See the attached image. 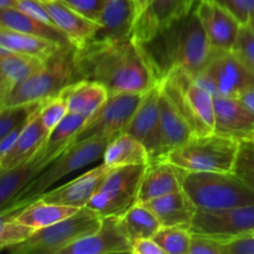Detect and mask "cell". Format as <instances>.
I'll return each mask as SVG.
<instances>
[{"label":"cell","instance_id":"cell-1","mask_svg":"<svg viewBox=\"0 0 254 254\" xmlns=\"http://www.w3.org/2000/svg\"><path fill=\"white\" fill-rule=\"evenodd\" d=\"M74 67L79 79L103 84L109 93H144L159 79L134 37L114 42H88L74 52Z\"/></svg>","mask_w":254,"mask_h":254},{"label":"cell","instance_id":"cell-2","mask_svg":"<svg viewBox=\"0 0 254 254\" xmlns=\"http://www.w3.org/2000/svg\"><path fill=\"white\" fill-rule=\"evenodd\" d=\"M139 44L159 81L176 68L197 77L212 56V50L195 9L150 40Z\"/></svg>","mask_w":254,"mask_h":254},{"label":"cell","instance_id":"cell-3","mask_svg":"<svg viewBox=\"0 0 254 254\" xmlns=\"http://www.w3.org/2000/svg\"><path fill=\"white\" fill-rule=\"evenodd\" d=\"M178 170L181 189L197 210H221L254 203V189L238 174Z\"/></svg>","mask_w":254,"mask_h":254},{"label":"cell","instance_id":"cell-4","mask_svg":"<svg viewBox=\"0 0 254 254\" xmlns=\"http://www.w3.org/2000/svg\"><path fill=\"white\" fill-rule=\"evenodd\" d=\"M73 46L62 47L26 79L17 84L0 101V106L11 107L45 102L59 96L72 82L78 81L74 67Z\"/></svg>","mask_w":254,"mask_h":254},{"label":"cell","instance_id":"cell-5","mask_svg":"<svg viewBox=\"0 0 254 254\" xmlns=\"http://www.w3.org/2000/svg\"><path fill=\"white\" fill-rule=\"evenodd\" d=\"M109 141L107 138H92L71 144L25 188L9 212H19L49 191L57 181L101 159Z\"/></svg>","mask_w":254,"mask_h":254},{"label":"cell","instance_id":"cell-6","mask_svg":"<svg viewBox=\"0 0 254 254\" xmlns=\"http://www.w3.org/2000/svg\"><path fill=\"white\" fill-rule=\"evenodd\" d=\"M240 145L216 133L192 135L165 159L185 171L235 173Z\"/></svg>","mask_w":254,"mask_h":254},{"label":"cell","instance_id":"cell-7","mask_svg":"<svg viewBox=\"0 0 254 254\" xmlns=\"http://www.w3.org/2000/svg\"><path fill=\"white\" fill-rule=\"evenodd\" d=\"M163 91L176 104L195 135L215 130L213 94L198 83L195 77L180 68L174 69L160 81Z\"/></svg>","mask_w":254,"mask_h":254},{"label":"cell","instance_id":"cell-8","mask_svg":"<svg viewBox=\"0 0 254 254\" xmlns=\"http://www.w3.org/2000/svg\"><path fill=\"white\" fill-rule=\"evenodd\" d=\"M101 222L102 216L86 206L55 225L36 230L27 240L7 251L15 254H60L69 245L93 233Z\"/></svg>","mask_w":254,"mask_h":254},{"label":"cell","instance_id":"cell-9","mask_svg":"<svg viewBox=\"0 0 254 254\" xmlns=\"http://www.w3.org/2000/svg\"><path fill=\"white\" fill-rule=\"evenodd\" d=\"M148 164L109 169L103 183L88 202V207L104 216H123L138 203L141 179Z\"/></svg>","mask_w":254,"mask_h":254},{"label":"cell","instance_id":"cell-10","mask_svg":"<svg viewBox=\"0 0 254 254\" xmlns=\"http://www.w3.org/2000/svg\"><path fill=\"white\" fill-rule=\"evenodd\" d=\"M195 79L213 96L240 98L254 89V72L233 51L212 52L205 68Z\"/></svg>","mask_w":254,"mask_h":254},{"label":"cell","instance_id":"cell-11","mask_svg":"<svg viewBox=\"0 0 254 254\" xmlns=\"http://www.w3.org/2000/svg\"><path fill=\"white\" fill-rule=\"evenodd\" d=\"M145 93V92H144ZM144 93L116 92L109 93L103 106L89 117L73 143L92 138H107L112 140L124 133L133 118Z\"/></svg>","mask_w":254,"mask_h":254},{"label":"cell","instance_id":"cell-12","mask_svg":"<svg viewBox=\"0 0 254 254\" xmlns=\"http://www.w3.org/2000/svg\"><path fill=\"white\" fill-rule=\"evenodd\" d=\"M189 231L221 238L227 243L251 235L254 232V203L221 210H197Z\"/></svg>","mask_w":254,"mask_h":254},{"label":"cell","instance_id":"cell-13","mask_svg":"<svg viewBox=\"0 0 254 254\" xmlns=\"http://www.w3.org/2000/svg\"><path fill=\"white\" fill-rule=\"evenodd\" d=\"M161 83H156L143 94L140 103L124 133L138 139L149 154V161L164 159L160 128Z\"/></svg>","mask_w":254,"mask_h":254},{"label":"cell","instance_id":"cell-14","mask_svg":"<svg viewBox=\"0 0 254 254\" xmlns=\"http://www.w3.org/2000/svg\"><path fill=\"white\" fill-rule=\"evenodd\" d=\"M215 130L213 133L240 144L254 143V111L242 99L213 97Z\"/></svg>","mask_w":254,"mask_h":254},{"label":"cell","instance_id":"cell-15","mask_svg":"<svg viewBox=\"0 0 254 254\" xmlns=\"http://www.w3.org/2000/svg\"><path fill=\"white\" fill-rule=\"evenodd\" d=\"M131 245L121 216H104L93 233L69 245L60 254H133Z\"/></svg>","mask_w":254,"mask_h":254},{"label":"cell","instance_id":"cell-16","mask_svg":"<svg viewBox=\"0 0 254 254\" xmlns=\"http://www.w3.org/2000/svg\"><path fill=\"white\" fill-rule=\"evenodd\" d=\"M195 11L212 52L232 51L242 24L230 11L208 0H200Z\"/></svg>","mask_w":254,"mask_h":254},{"label":"cell","instance_id":"cell-17","mask_svg":"<svg viewBox=\"0 0 254 254\" xmlns=\"http://www.w3.org/2000/svg\"><path fill=\"white\" fill-rule=\"evenodd\" d=\"M108 171V166L101 164L69 183L46 191L39 198L47 202L72 206L76 208L86 207L102 185Z\"/></svg>","mask_w":254,"mask_h":254},{"label":"cell","instance_id":"cell-18","mask_svg":"<svg viewBox=\"0 0 254 254\" xmlns=\"http://www.w3.org/2000/svg\"><path fill=\"white\" fill-rule=\"evenodd\" d=\"M190 11L189 0H148L145 11L135 22L133 37L138 42L148 41Z\"/></svg>","mask_w":254,"mask_h":254},{"label":"cell","instance_id":"cell-19","mask_svg":"<svg viewBox=\"0 0 254 254\" xmlns=\"http://www.w3.org/2000/svg\"><path fill=\"white\" fill-rule=\"evenodd\" d=\"M135 12L130 0H107L96 34L89 42H114L133 37Z\"/></svg>","mask_w":254,"mask_h":254},{"label":"cell","instance_id":"cell-20","mask_svg":"<svg viewBox=\"0 0 254 254\" xmlns=\"http://www.w3.org/2000/svg\"><path fill=\"white\" fill-rule=\"evenodd\" d=\"M45 7L55 26L59 27L74 49H82L92 40L98 24L69 7L62 0H45Z\"/></svg>","mask_w":254,"mask_h":254},{"label":"cell","instance_id":"cell-21","mask_svg":"<svg viewBox=\"0 0 254 254\" xmlns=\"http://www.w3.org/2000/svg\"><path fill=\"white\" fill-rule=\"evenodd\" d=\"M143 203L150 208L164 227H181L190 230L197 211L183 189Z\"/></svg>","mask_w":254,"mask_h":254},{"label":"cell","instance_id":"cell-22","mask_svg":"<svg viewBox=\"0 0 254 254\" xmlns=\"http://www.w3.org/2000/svg\"><path fill=\"white\" fill-rule=\"evenodd\" d=\"M49 134L50 131L42 124L39 111H37L26 122L11 148L1 156L0 170L12 168V166H16L34 158L35 154L40 150L42 144L45 143Z\"/></svg>","mask_w":254,"mask_h":254},{"label":"cell","instance_id":"cell-23","mask_svg":"<svg viewBox=\"0 0 254 254\" xmlns=\"http://www.w3.org/2000/svg\"><path fill=\"white\" fill-rule=\"evenodd\" d=\"M180 189V175L176 166L166 159L149 161L141 179L138 202H146Z\"/></svg>","mask_w":254,"mask_h":254},{"label":"cell","instance_id":"cell-24","mask_svg":"<svg viewBox=\"0 0 254 254\" xmlns=\"http://www.w3.org/2000/svg\"><path fill=\"white\" fill-rule=\"evenodd\" d=\"M160 128L164 159L169 153L185 144L191 136L195 135L190 124L179 111L176 104L163 91V87L160 94Z\"/></svg>","mask_w":254,"mask_h":254},{"label":"cell","instance_id":"cell-25","mask_svg":"<svg viewBox=\"0 0 254 254\" xmlns=\"http://www.w3.org/2000/svg\"><path fill=\"white\" fill-rule=\"evenodd\" d=\"M46 166L36 158L12 168L0 170V213L9 212L27 185Z\"/></svg>","mask_w":254,"mask_h":254},{"label":"cell","instance_id":"cell-26","mask_svg":"<svg viewBox=\"0 0 254 254\" xmlns=\"http://www.w3.org/2000/svg\"><path fill=\"white\" fill-rule=\"evenodd\" d=\"M87 121L88 118L82 114L68 112L67 116L50 131L45 143L34 155L35 158L45 166H49L71 144H73L76 136L86 126Z\"/></svg>","mask_w":254,"mask_h":254},{"label":"cell","instance_id":"cell-27","mask_svg":"<svg viewBox=\"0 0 254 254\" xmlns=\"http://www.w3.org/2000/svg\"><path fill=\"white\" fill-rule=\"evenodd\" d=\"M59 96L66 101L69 112L89 118L103 106L109 92L98 82L79 79L64 87Z\"/></svg>","mask_w":254,"mask_h":254},{"label":"cell","instance_id":"cell-28","mask_svg":"<svg viewBox=\"0 0 254 254\" xmlns=\"http://www.w3.org/2000/svg\"><path fill=\"white\" fill-rule=\"evenodd\" d=\"M0 26L24 34L35 35L51 40L61 46H72L64 32L55 25L31 16L19 7H0Z\"/></svg>","mask_w":254,"mask_h":254},{"label":"cell","instance_id":"cell-29","mask_svg":"<svg viewBox=\"0 0 254 254\" xmlns=\"http://www.w3.org/2000/svg\"><path fill=\"white\" fill-rule=\"evenodd\" d=\"M44 62V60L37 57L9 50L0 54V101L17 84L40 68Z\"/></svg>","mask_w":254,"mask_h":254},{"label":"cell","instance_id":"cell-30","mask_svg":"<svg viewBox=\"0 0 254 254\" xmlns=\"http://www.w3.org/2000/svg\"><path fill=\"white\" fill-rule=\"evenodd\" d=\"M103 164L109 169L126 165H141L149 163L145 146L129 133H122L112 139L104 149Z\"/></svg>","mask_w":254,"mask_h":254},{"label":"cell","instance_id":"cell-31","mask_svg":"<svg viewBox=\"0 0 254 254\" xmlns=\"http://www.w3.org/2000/svg\"><path fill=\"white\" fill-rule=\"evenodd\" d=\"M0 46L9 51L37 57L44 61L51 57L55 52H57L62 47H67L61 46V45L56 44L51 40L44 39V37L14 31V30L5 29L1 26H0Z\"/></svg>","mask_w":254,"mask_h":254},{"label":"cell","instance_id":"cell-32","mask_svg":"<svg viewBox=\"0 0 254 254\" xmlns=\"http://www.w3.org/2000/svg\"><path fill=\"white\" fill-rule=\"evenodd\" d=\"M78 210L79 208L72 207V206L59 205V203L47 202L41 198H37L26 207L20 210L16 218L24 225L30 226L35 230H40V228L49 227L69 217Z\"/></svg>","mask_w":254,"mask_h":254},{"label":"cell","instance_id":"cell-33","mask_svg":"<svg viewBox=\"0 0 254 254\" xmlns=\"http://www.w3.org/2000/svg\"><path fill=\"white\" fill-rule=\"evenodd\" d=\"M122 223L131 242L139 238H153L161 227L156 216L144 203H135L123 216Z\"/></svg>","mask_w":254,"mask_h":254},{"label":"cell","instance_id":"cell-34","mask_svg":"<svg viewBox=\"0 0 254 254\" xmlns=\"http://www.w3.org/2000/svg\"><path fill=\"white\" fill-rule=\"evenodd\" d=\"M16 215L17 212L0 213V251L24 242L36 231L17 221Z\"/></svg>","mask_w":254,"mask_h":254},{"label":"cell","instance_id":"cell-35","mask_svg":"<svg viewBox=\"0 0 254 254\" xmlns=\"http://www.w3.org/2000/svg\"><path fill=\"white\" fill-rule=\"evenodd\" d=\"M153 240L163 250L164 254H189L191 243V232L181 227L161 226Z\"/></svg>","mask_w":254,"mask_h":254},{"label":"cell","instance_id":"cell-36","mask_svg":"<svg viewBox=\"0 0 254 254\" xmlns=\"http://www.w3.org/2000/svg\"><path fill=\"white\" fill-rule=\"evenodd\" d=\"M44 102L22 104V106H0V141L6 138L14 129L26 123L36 113Z\"/></svg>","mask_w":254,"mask_h":254},{"label":"cell","instance_id":"cell-37","mask_svg":"<svg viewBox=\"0 0 254 254\" xmlns=\"http://www.w3.org/2000/svg\"><path fill=\"white\" fill-rule=\"evenodd\" d=\"M68 112L66 101L61 96H56L42 103L41 108L39 109V116L47 130L51 131L67 116Z\"/></svg>","mask_w":254,"mask_h":254},{"label":"cell","instance_id":"cell-38","mask_svg":"<svg viewBox=\"0 0 254 254\" xmlns=\"http://www.w3.org/2000/svg\"><path fill=\"white\" fill-rule=\"evenodd\" d=\"M227 242L212 236L191 233L189 254H226Z\"/></svg>","mask_w":254,"mask_h":254},{"label":"cell","instance_id":"cell-39","mask_svg":"<svg viewBox=\"0 0 254 254\" xmlns=\"http://www.w3.org/2000/svg\"><path fill=\"white\" fill-rule=\"evenodd\" d=\"M232 51L254 72V34L247 25H242L241 27Z\"/></svg>","mask_w":254,"mask_h":254},{"label":"cell","instance_id":"cell-40","mask_svg":"<svg viewBox=\"0 0 254 254\" xmlns=\"http://www.w3.org/2000/svg\"><path fill=\"white\" fill-rule=\"evenodd\" d=\"M230 11L242 25L254 16V0H208Z\"/></svg>","mask_w":254,"mask_h":254},{"label":"cell","instance_id":"cell-41","mask_svg":"<svg viewBox=\"0 0 254 254\" xmlns=\"http://www.w3.org/2000/svg\"><path fill=\"white\" fill-rule=\"evenodd\" d=\"M82 16L98 24L107 0H62Z\"/></svg>","mask_w":254,"mask_h":254},{"label":"cell","instance_id":"cell-42","mask_svg":"<svg viewBox=\"0 0 254 254\" xmlns=\"http://www.w3.org/2000/svg\"><path fill=\"white\" fill-rule=\"evenodd\" d=\"M235 173L254 174V143H245L240 145Z\"/></svg>","mask_w":254,"mask_h":254},{"label":"cell","instance_id":"cell-43","mask_svg":"<svg viewBox=\"0 0 254 254\" xmlns=\"http://www.w3.org/2000/svg\"><path fill=\"white\" fill-rule=\"evenodd\" d=\"M16 7L30 14L31 16L36 17V19L54 25L51 16H50L49 11L45 7L44 1H41V0H19Z\"/></svg>","mask_w":254,"mask_h":254},{"label":"cell","instance_id":"cell-44","mask_svg":"<svg viewBox=\"0 0 254 254\" xmlns=\"http://www.w3.org/2000/svg\"><path fill=\"white\" fill-rule=\"evenodd\" d=\"M226 254H254V235L235 238L226 245Z\"/></svg>","mask_w":254,"mask_h":254},{"label":"cell","instance_id":"cell-45","mask_svg":"<svg viewBox=\"0 0 254 254\" xmlns=\"http://www.w3.org/2000/svg\"><path fill=\"white\" fill-rule=\"evenodd\" d=\"M131 253L133 254H164L163 250L158 246V243L153 238H139L133 241L131 245Z\"/></svg>","mask_w":254,"mask_h":254},{"label":"cell","instance_id":"cell-46","mask_svg":"<svg viewBox=\"0 0 254 254\" xmlns=\"http://www.w3.org/2000/svg\"><path fill=\"white\" fill-rule=\"evenodd\" d=\"M133 4L134 12H135V22L138 21L139 17L144 14L146 6H148V0H130Z\"/></svg>","mask_w":254,"mask_h":254},{"label":"cell","instance_id":"cell-47","mask_svg":"<svg viewBox=\"0 0 254 254\" xmlns=\"http://www.w3.org/2000/svg\"><path fill=\"white\" fill-rule=\"evenodd\" d=\"M240 99H242V101L245 102L248 107H251V108L254 111V89L243 93L242 96L240 97Z\"/></svg>","mask_w":254,"mask_h":254},{"label":"cell","instance_id":"cell-48","mask_svg":"<svg viewBox=\"0 0 254 254\" xmlns=\"http://www.w3.org/2000/svg\"><path fill=\"white\" fill-rule=\"evenodd\" d=\"M238 175H241V178H242L243 180L248 184V185L252 186V188L254 189V174H238Z\"/></svg>","mask_w":254,"mask_h":254},{"label":"cell","instance_id":"cell-49","mask_svg":"<svg viewBox=\"0 0 254 254\" xmlns=\"http://www.w3.org/2000/svg\"><path fill=\"white\" fill-rule=\"evenodd\" d=\"M19 0H0V7H7V6H17Z\"/></svg>","mask_w":254,"mask_h":254},{"label":"cell","instance_id":"cell-50","mask_svg":"<svg viewBox=\"0 0 254 254\" xmlns=\"http://www.w3.org/2000/svg\"><path fill=\"white\" fill-rule=\"evenodd\" d=\"M198 1H200V0H189V6H190V10L195 9L196 5L198 4Z\"/></svg>","mask_w":254,"mask_h":254},{"label":"cell","instance_id":"cell-51","mask_svg":"<svg viewBox=\"0 0 254 254\" xmlns=\"http://www.w3.org/2000/svg\"><path fill=\"white\" fill-rule=\"evenodd\" d=\"M247 26H248V27H250V29H251V30H252V31H253V34H254V16L252 17V19H251V20H250V21H248Z\"/></svg>","mask_w":254,"mask_h":254},{"label":"cell","instance_id":"cell-52","mask_svg":"<svg viewBox=\"0 0 254 254\" xmlns=\"http://www.w3.org/2000/svg\"><path fill=\"white\" fill-rule=\"evenodd\" d=\"M1 156H2V155H1V153H0V160H1Z\"/></svg>","mask_w":254,"mask_h":254},{"label":"cell","instance_id":"cell-53","mask_svg":"<svg viewBox=\"0 0 254 254\" xmlns=\"http://www.w3.org/2000/svg\"><path fill=\"white\" fill-rule=\"evenodd\" d=\"M41 1H45V0H41Z\"/></svg>","mask_w":254,"mask_h":254},{"label":"cell","instance_id":"cell-54","mask_svg":"<svg viewBox=\"0 0 254 254\" xmlns=\"http://www.w3.org/2000/svg\"><path fill=\"white\" fill-rule=\"evenodd\" d=\"M253 235H254V232H253Z\"/></svg>","mask_w":254,"mask_h":254}]
</instances>
